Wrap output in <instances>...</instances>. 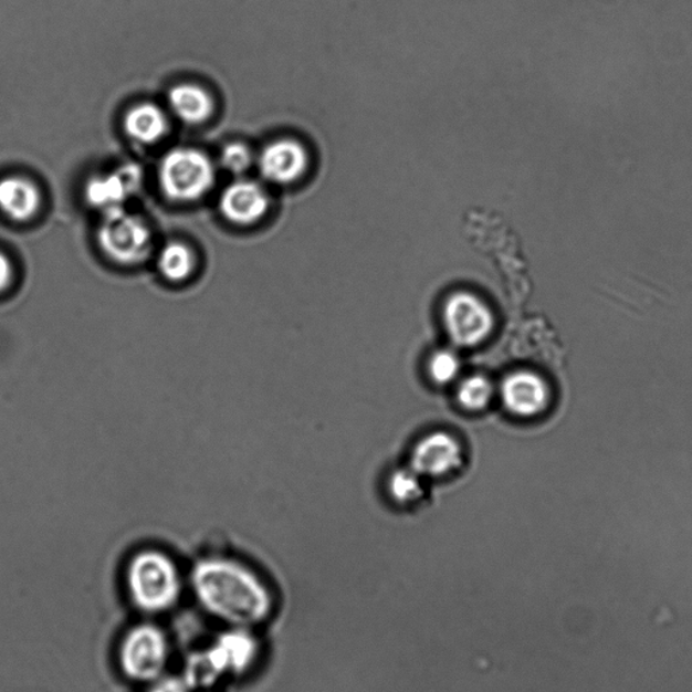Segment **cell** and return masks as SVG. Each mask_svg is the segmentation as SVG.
<instances>
[{"label": "cell", "instance_id": "obj_1", "mask_svg": "<svg viewBox=\"0 0 692 692\" xmlns=\"http://www.w3.org/2000/svg\"><path fill=\"white\" fill-rule=\"evenodd\" d=\"M188 587L200 609L224 628L256 629L275 611L269 583L234 558H199L188 575Z\"/></svg>", "mask_w": 692, "mask_h": 692}, {"label": "cell", "instance_id": "obj_2", "mask_svg": "<svg viewBox=\"0 0 692 692\" xmlns=\"http://www.w3.org/2000/svg\"><path fill=\"white\" fill-rule=\"evenodd\" d=\"M185 581L174 558L156 549L138 552L124 573L127 599L133 609L147 617L174 611L184 598Z\"/></svg>", "mask_w": 692, "mask_h": 692}, {"label": "cell", "instance_id": "obj_3", "mask_svg": "<svg viewBox=\"0 0 692 692\" xmlns=\"http://www.w3.org/2000/svg\"><path fill=\"white\" fill-rule=\"evenodd\" d=\"M171 641L159 623L143 621L125 631L117 649L120 675L127 682L149 685L167 675Z\"/></svg>", "mask_w": 692, "mask_h": 692}, {"label": "cell", "instance_id": "obj_4", "mask_svg": "<svg viewBox=\"0 0 692 692\" xmlns=\"http://www.w3.org/2000/svg\"><path fill=\"white\" fill-rule=\"evenodd\" d=\"M214 167L208 156L193 148H176L162 157L159 185L164 196L175 202L202 198L214 185Z\"/></svg>", "mask_w": 692, "mask_h": 692}, {"label": "cell", "instance_id": "obj_5", "mask_svg": "<svg viewBox=\"0 0 692 692\" xmlns=\"http://www.w3.org/2000/svg\"><path fill=\"white\" fill-rule=\"evenodd\" d=\"M441 317L448 337L460 348L481 345L493 334L495 327L493 310L481 296L470 291H458L449 295L442 305Z\"/></svg>", "mask_w": 692, "mask_h": 692}, {"label": "cell", "instance_id": "obj_6", "mask_svg": "<svg viewBox=\"0 0 692 692\" xmlns=\"http://www.w3.org/2000/svg\"><path fill=\"white\" fill-rule=\"evenodd\" d=\"M98 242L107 258L130 265L148 258L151 233L147 223L120 208L105 211L98 229Z\"/></svg>", "mask_w": 692, "mask_h": 692}, {"label": "cell", "instance_id": "obj_7", "mask_svg": "<svg viewBox=\"0 0 692 692\" xmlns=\"http://www.w3.org/2000/svg\"><path fill=\"white\" fill-rule=\"evenodd\" d=\"M208 648L224 679L248 675L261 654L259 637L247 628H224Z\"/></svg>", "mask_w": 692, "mask_h": 692}, {"label": "cell", "instance_id": "obj_8", "mask_svg": "<svg viewBox=\"0 0 692 692\" xmlns=\"http://www.w3.org/2000/svg\"><path fill=\"white\" fill-rule=\"evenodd\" d=\"M258 166L261 176L270 184L293 185L308 171V150L297 139H276L261 150Z\"/></svg>", "mask_w": 692, "mask_h": 692}, {"label": "cell", "instance_id": "obj_9", "mask_svg": "<svg viewBox=\"0 0 692 692\" xmlns=\"http://www.w3.org/2000/svg\"><path fill=\"white\" fill-rule=\"evenodd\" d=\"M463 464V447L457 437L433 432L417 442L410 457V466L424 478L451 475Z\"/></svg>", "mask_w": 692, "mask_h": 692}, {"label": "cell", "instance_id": "obj_10", "mask_svg": "<svg viewBox=\"0 0 692 692\" xmlns=\"http://www.w3.org/2000/svg\"><path fill=\"white\" fill-rule=\"evenodd\" d=\"M500 396L510 415L518 418L542 416L551 403V388L543 376L532 371H517L506 376Z\"/></svg>", "mask_w": 692, "mask_h": 692}, {"label": "cell", "instance_id": "obj_11", "mask_svg": "<svg viewBox=\"0 0 692 692\" xmlns=\"http://www.w3.org/2000/svg\"><path fill=\"white\" fill-rule=\"evenodd\" d=\"M222 216L237 224H252L270 209L269 193L259 184L240 180L230 185L220 199Z\"/></svg>", "mask_w": 692, "mask_h": 692}, {"label": "cell", "instance_id": "obj_12", "mask_svg": "<svg viewBox=\"0 0 692 692\" xmlns=\"http://www.w3.org/2000/svg\"><path fill=\"white\" fill-rule=\"evenodd\" d=\"M41 197L33 181L20 176L0 180V211L10 220L29 221L38 214Z\"/></svg>", "mask_w": 692, "mask_h": 692}, {"label": "cell", "instance_id": "obj_13", "mask_svg": "<svg viewBox=\"0 0 692 692\" xmlns=\"http://www.w3.org/2000/svg\"><path fill=\"white\" fill-rule=\"evenodd\" d=\"M139 181L137 167L126 168L123 172L99 176L90 180L86 197L91 205L103 211L120 209L124 200L136 190Z\"/></svg>", "mask_w": 692, "mask_h": 692}, {"label": "cell", "instance_id": "obj_14", "mask_svg": "<svg viewBox=\"0 0 692 692\" xmlns=\"http://www.w3.org/2000/svg\"><path fill=\"white\" fill-rule=\"evenodd\" d=\"M168 102L176 117L190 125L208 120L214 107L208 91L188 83L178 84L169 90Z\"/></svg>", "mask_w": 692, "mask_h": 692}, {"label": "cell", "instance_id": "obj_15", "mask_svg": "<svg viewBox=\"0 0 692 692\" xmlns=\"http://www.w3.org/2000/svg\"><path fill=\"white\" fill-rule=\"evenodd\" d=\"M126 135L139 144H155L166 136L168 120L166 114L154 103H141L126 113L124 120Z\"/></svg>", "mask_w": 692, "mask_h": 692}, {"label": "cell", "instance_id": "obj_16", "mask_svg": "<svg viewBox=\"0 0 692 692\" xmlns=\"http://www.w3.org/2000/svg\"><path fill=\"white\" fill-rule=\"evenodd\" d=\"M179 675L192 692L214 690L224 679L208 647L188 653Z\"/></svg>", "mask_w": 692, "mask_h": 692}, {"label": "cell", "instance_id": "obj_17", "mask_svg": "<svg viewBox=\"0 0 692 692\" xmlns=\"http://www.w3.org/2000/svg\"><path fill=\"white\" fill-rule=\"evenodd\" d=\"M495 396V386L487 376L471 375L459 381L457 399L461 408L469 411H482L489 408Z\"/></svg>", "mask_w": 692, "mask_h": 692}, {"label": "cell", "instance_id": "obj_18", "mask_svg": "<svg viewBox=\"0 0 692 692\" xmlns=\"http://www.w3.org/2000/svg\"><path fill=\"white\" fill-rule=\"evenodd\" d=\"M193 269V256L180 242H169L159 254V270L168 281L180 282L190 275Z\"/></svg>", "mask_w": 692, "mask_h": 692}, {"label": "cell", "instance_id": "obj_19", "mask_svg": "<svg viewBox=\"0 0 692 692\" xmlns=\"http://www.w3.org/2000/svg\"><path fill=\"white\" fill-rule=\"evenodd\" d=\"M422 481L423 478L420 473L412 470L411 466L398 469L388 476V494L399 505H409V503L420 500L423 494Z\"/></svg>", "mask_w": 692, "mask_h": 692}, {"label": "cell", "instance_id": "obj_20", "mask_svg": "<svg viewBox=\"0 0 692 692\" xmlns=\"http://www.w3.org/2000/svg\"><path fill=\"white\" fill-rule=\"evenodd\" d=\"M461 367H463V364H461L458 352L451 348H442L436 350L434 354L430 356L428 373L430 379H432L436 385L447 386L459 379Z\"/></svg>", "mask_w": 692, "mask_h": 692}, {"label": "cell", "instance_id": "obj_21", "mask_svg": "<svg viewBox=\"0 0 692 692\" xmlns=\"http://www.w3.org/2000/svg\"><path fill=\"white\" fill-rule=\"evenodd\" d=\"M221 162L229 172L235 175L244 174L252 166V151L244 144H229L222 150Z\"/></svg>", "mask_w": 692, "mask_h": 692}, {"label": "cell", "instance_id": "obj_22", "mask_svg": "<svg viewBox=\"0 0 692 692\" xmlns=\"http://www.w3.org/2000/svg\"><path fill=\"white\" fill-rule=\"evenodd\" d=\"M147 688V692H192L180 675H168V673Z\"/></svg>", "mask_w": 692, "mask_h": 692}, {"label": "cell", "instance_id": "obj_23", "mask_svg": "<svg viewBox=\"0 0 692 692\" xmlns=\"http://www.w3.org/2000/svg\"><path fill=\"white\" fill-rule=\"evenodd\" d=\"M14 269L13 264L4 253L0 252V294H3L13 283Z\"/></svg>", "mask_w": 692, "mask_h": 692}, {"label": "cell", "instance_id": "obj_24", "mask_svg": "<svg viewBox=\"0 0 692 692\" xmlns=\"http://www.w3.org/2000/svg\"><path fill=\"white\" fill-rule=\"evenodd\" d=\"M203 692H214V691L210 690V691H203Z\"/></svg>", "mask_w": 692, "mask_h": 692}]
</instances>
